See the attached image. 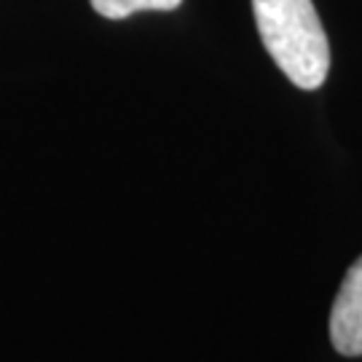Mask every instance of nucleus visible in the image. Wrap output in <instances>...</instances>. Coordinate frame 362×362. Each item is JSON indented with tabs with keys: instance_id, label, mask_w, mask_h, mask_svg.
I'll return each mask as SVG.
<instances>
[{
	"instance_id": "obj_3",
	"label": "nucleus",
	"mask_w": 362,
	"mask_h": 362,
	"mask_svg": "<svg viewBox=\"0 0 362 362\" xmlns=\"http://www.w3.org/2000/svg\"><path fill=\"white\" fill-rule=\"evenodd\" d=\"M182 0H91L94 11L105 19H127L137 11H172Z\"/></svg>"
},
{
	"instance_id": "obj_1",
	"label": "nucleus",
	"mask_w": 362,
	"mask_h": 362,
	"mask_svg": "<svg viewBox=\"0 0 362 362\" xmlns=\"http://www.w3.org/2000/svg\"><path fill=\"white\" fill-rule=\"evenodd\" d=\"M266 52L298 89H320L330 70V46L311 0H252Z\"/></svg>"
},
{
	"instance_id": "obj_2",
	"label": "nucleus",
	"mask_w": 362,
	"mask_h": 362,
	"mask_svg": "<svg viewBox=\"0 0 362 362\" xmlns=\"http://www.w3.org/2000/svg\"><path fill=\"white\" fill-rule=\"evenodd\" d=\"M330 341L344 357L362 354V258L341 282L330 311Z\"/></svg>"
}]
</instances>
